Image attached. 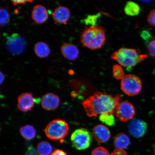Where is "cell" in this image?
I'll use <instances>...</instances> for the list:
<instances>
[{
	"instance_id": "cell-1",
	"label": "cell",
	"mask_w": 155,
	"mask_h": 155,
	"mask_svg": "<svg viewBox=\"0 0 155 155\" xmlns=\"http://www.w3.org/2000/svg\"><path fill=\"white\" fill-rule=\"evenodd\" d=\"M120 97L113 96L106 92H97L82 102L87 116L96 117L98 115L110 114L114 115Z\"/></svg>"
},
{
	"instance_id": "cell-2",
	"label": "cell",
	"mask_w": 155,
	"mask_h": 155,
	"mask_svg": "<svg viewBox=\"0 0 155 155\" xmlns=\"http://www.w3.org/2000/svg\"><path fill=\"white\" fill-rule=\"evenodd\" d=\"M106 41L105 29L97 25L85 27L81 35V43L84 47L91 50L101 48Z\"/></svg>"
},
{
	"instance_id": "cell-3",
	"label": "cell",
	"mask_w": 155,
	"mask_h": 155,
	"mask_svg": "<svg viewBox=\"0 0 155 155\" xmlns=\"http://www.w3.org/2000/svg\"><path fill=\"white\" fill-rule=\"evenodd\" d=\"M146 54H139L135 48H122L114 52L111 58L125 67L135 66L148 58Z\"/></svg>"
},
{
	"instance_id": "cell-4",
	"label": "cell",
	"mask_w": 155,
	"mask_h": 155,
	"mask_svg": "<svg viewBox=\"0 0 155 155\" xmlns=\"http://www.w3.org/2000/svg\"><path fill=\"white\" fill-rule=\"evenodd\" d=\"M69 131V126L65 121L56 119L46 126L45 134L48 138L54 140H61L66 136Z\"/></svg>"
},
{
	"instance_id": "cell-5",
	"label": "cell",
	"mask_w": 155,
	"mask_h": 155,
	"mask_svg": "<svg viewBox=\"0 0 155 155\" xmlns=\"http://www.w3.org/2000/svg\"><path fill=\"white\" fill-rule=\"evenodd\" d=\"M71 140L73 147L77 150H85L91 144L92 135L88 130L82 128L74 132L71 135Z\"/></svg>"
},
{
	"instance_id": "cell-6",
	"label": "cell",
	"mask_w": 155,
	"mask_h": 155,
	"mask_svg": "<svg viewBox=\"0 0 155 155\" xmlns=\"http://www.w3.org/2000/svg\"><path fill=\"white\" fill-rule=\"evenodd\" d=\"M142 87V83L140 79L134 74L125 75L121 81V90L129 96L137 95L140 92Z\"/></svg>"
},
{
	"instance_id": "cell-7",
	"label": "cell",
	"mask_w": 155,
	"mask_h": 155,
	"mask_svg": "<svg viewBox=\"0 0 155 155\" xmlns=\"http://www.w3.org/2000/svg\"><path fill=\"white\" fill-rule=\"evenodd\" d=\"M6 46L8 50L14 55H19L25 51L26 48V40L17 33H13L7 38Z\"/></svg>"
},
{
	"instance_id": "cell-8",
	"label": "cell",
	"mask_w": 155,
	"mask_h": 155,
	"mask_svg": "<svg viewBox=\"0 0 155 155\" xmlns=\"http://www.w3.org/2000/svg\"><path fill=\"white\" fill-rule=\"evenodd\" d=\"M115 114L122 122H127L133 119L135 115L134 106L128 101L119 102L116 107Z\"/></svg>"
},
{
	"instance_id": "cell-9",
	"label": "cell",
	"mask_w": 155,
	"mask_h": 155,
	"mask_svg": "<svg viewBox=\"0 0 155 155\" xmlns=\"http://www.w3.org/2000/svg\"><path fill=\"white\" fill-rule=\"evenodd\" d=\"M39 101L34 98L32 94L30 93H23L18 97L17 107L20 111L27 112L31 111L35 103Z\"/></svg>"
},
{
	"instance_id": "cell-10",
	"label": "cell",
	"mask_w": 155,
	"mask_h": 155,
	"mask_svg": "<svg viewBox=\"0 0 155 155\" xmlns=\"http://www.w3.org/2000/svg\"><path fill=\"white\" fill-rule=\"evenodd\" d=\"M70 86L75 91L71 93V96L75 97L78 95H82L90 94L92 92L93 88L86 81L81 79H74L69 83Z\"/></svg>"
},
{
	"instance_id": "cell-11",
	"label": "cell",
	"mask_w": 155,
	"mask_h": 155,
	"mask_svg": "<svg viewBox=\"0 0 155 155\" xmlns=\"http://www.w3.org/2000/svg\"><path fill=\"white\" fill-rule=\"evenodd\" d=\"M129 133L136 138L142 137L146 133L147 129V124L141 120L135 119L130 122L128 126Z\"/></svg>"
},
{
	"instance_id": "cell-12",
	"label": "cell",
	"mask_w": 155,
	"mask_h": 155,
	"mask_svg": "<svg viewBox=\"0 0 155 155\" xmlns=\"http://www.w3.org/2000/svg\"><path fill=\"white\" fill-rule=\"evenodd\" d=\"M41 104L42 108L47 111L57 109L60 104V99L57 95L48 93L42 97Z\"/></svg>"
},
{
	"instance_id": "cell-13",
	"label": "cell",
	"mask_w": 155,
	"mask_h": 155,
	"mask_svg": "<svg viewBox=\"0 0 155 155\" xmlns=\"http://www.w3.org/2000/svg\"><path fill=\"white\" fill-rule=\"evenodd\" d=\"M71 13L67 7L59 6L52 13V17L55 24L66 25L70 17Z\"/></svg>"
},
{
	"instance_id": "cell-14",
	"label": "cell",
	"mask_w": 155,
	"mask_h": 155,
	"mask_svg": "<svg viewBox=\"0 0 155 155\" xmlns=\"http://www.w3.org/2000/svg\"><path fill=\"white\" fill-rule=\"evenodd\" d=\"M32 18L36 24L41 25L48 20V14L47 9L43 5H38L33 8Z\"/></svg>"
},
{
	"instance_id": "cell-15",
	"label": "cell",
	"mask_w": 155,
	"mask_h": 155,
	"mask_svg": "<svg viewBox=\"0 0 155 155\" xmlns=\"http://www.w3.org/2000/svg\"><path fill=\"white\" fill-rule=\"evenodd\" d=\"M92 134L94 139L99 143L107 142L111 137V133L109 129L101 124L95 126L93 130Z\"/></svg>"
},
{
	"instance_id": "cell-16",
	"label": "cell",
	"mask_w": 155,
	"mask_h": 155,
	"mask_svg": "<svg viewBox=\"0 0 155 155\" xmlns=\"http://www.w3.org/2000/svg\"><path fill=\"white\" fill-rule=\"evenodd\" d=\"M61 50L63 57L69 61H75L79 57L78 48L73 44L67 43L63 44Z\"/></svg>"
},
{
	"instance_id": "cell-17",
	"label": "cell",
	"mask_w": 155,
	"mask_h": 155,
	"mask_svg": "<svg viewBox=\"0 0 155 155\" xmlns=\"http://www.w3.org/2000/svg\"><path fill=\"white\" fill-rule=\"evenodd\" d=\"M114 144L118 149H125L130 144L129 137L124 133H120L116 135L114 139Z\"/></svg>"
},
{
	"instance_id": "cell-18",
	"label": "cell",
	"mask_w": 155,
	"mask_h": 155,
	"mask_svg": "<svg viewBox=\"0 0 155 155\" xmlns=\"http://www.w3.org/2000/svg\"><path fill=\"white\" fill-rule=\"evenodd\" d=\"M35 54L40 58H44L49 55L51 50L45 42H38L35 44L34 48Z\"/></svg>"
},
{
	"instance_id": "cell-19",
	"label": "cell",
	"mask_w": 155,
	"mask_h": 155,
	"mask_svg": "<svg viewBox=\"0 0 155 155\" xmlns=\"http://www.w3.org/2000/svg\"><path fill=\"white\" fill-rule=\"evenodd\" d=\"M125 14L131 16L138 15L140 12V8L137 3L132 1L127 2L124 8Z\"/></svg>"
},
{
	"instance_id": "cell-20",
	"label": "cell",
	"mask_w": 155,
	"mask_h": 155,
	"mask_svg": "<svg viewBox=\"0 0 155 155\" xmlns=\"http://www.w3.org/2000/svg\"><path fill=\"white\" fill-rule=\"evenodd\" d=\"M20 133L22 136L27 140H31L36 136V131L34 127L26 125L21 127Z\"/></svg>"
},
{
	"instance_id": "cell-21",
	"label": "cell",
	"mask_w": 155,
	"mask_h": 155,
	"mask_svg": "<svg viewBox=\"0 0 155 155\" xmlns=\"http://www.w3.org/2000/svg\"><path fill=\"white\" fill-rule=\"evenodd\" d=\"M53 150V147L50 143L46 141H42L38 143L37 150L41 155H49Z\"/></svg>"
},
{
	"instance_id": "cell-22",
	"label": "cell",
	"mask_w": 155,
	"mask_h": 155,
	"mask_svg": "<svg viewBox=\"0 0 155 155\" xmlns=\"http://www.w3.org/2000/svg\"><path fill=\"white\" fill-rule=\"evenodd\" d=\"M10 20V15L6 9L3 7L0 8V26L4 27L8 24Z\"/></svg>"
},
{
	"instance_id": "cell-23",
	"label": "cell",
	"mask_w": 155,
	"mask_h": 155,
	"mask_svg": "<svg viewBox=\"0 0 155 155\" xmlns=\"http://www.w3.org/2000/svg\"><path fill=\"white\" fill-rule=\"evenodd\" d=\"M100 120L102 123L105 124L109 127L115 125L116 121L114 116L110 114H104L100 115L99 117Z\"/></svg>"
},
{
	"instance_id": "cell-24",
	"label": "cell",
	"mask_w": 155,
	"mask_h": 155,
	"mask_svg": "<svg viewBox=\"0 0 155 155\" xmlns=\"http://www.w3.org/2000/svg\"><path fill=\"white\" fill-rule=\"evenodd\" d=\"M112 72L114 77L118 80H122L125 77V73L121 65L116 64L112 67Z\"/></svg>"
},
{
	"instance_id": "cell-25",
	"label": "cell",
	"mask_w": 155,
	"mask_h": 155,
	"mask_svg": "<svg viewBox=\"0 0 155 155\" xmlns=\"http://www.w3.org/2000/svg\"><path fill=\"white\" fill-rule=\"evenodd\" d=\"M100 17V15H88L87 18L84 19L85 24L87 25H90V26H96V23L98 18Z\"/></svg>"
},
{
	"instance_id": "cell-26",
	"label": "cell",
	"mask_w": 155,
	"mask_h": 155,
	"mask_svg": "<svg viewBox=\"0 0 155 155\" xmlns=\"http://www.w3.org/2000/svg\"><path fill=\"white\" fill-rule=\"evenodd\" d=\"M91 155H111L108 150L102 147H97L92 151Z\"/></svg>"
},
{
	"instance_id": "cell-27",
	"label": "cell",
	"mask_w": 155,
	"mask_h": 155,
	"mask_svg": "<svg viewBox=\"0 0 155 155\" xmlns=\"http://www.w3.org/2000/svg\"><path fill=\"white\" fill-rule=\"evenodd\" d=\"M147 20L151 26L155 27V9L150 11L147 17Z\"/></svg>"
},
{
	"instance_id": "cell-28",
	"label": "cell",
	"mask_w": 155,
	"mask_h": 155,
	"mask_svg": "<svg viewBox=\"0 0 155 155\" xmlns=\"http://www.w3.org/2000/svg\"><path fill=\"white\" fill-rule=\"evenodd\" d=\"M148 49L150 55L155 57V40L152 41L150 42Z\"/></svg>"
},
{
	"instance_id": "cell-29",
	"label": "cell",
	"mask_w": 155,
	"mask_h": 155,
	"mask_svg": "<svg viewBox=\"0 0 155 155\" xmlns=\"http://www.w3.org/2000/svg\"><path fill=\"white\" fill-rule=\"evenodd\" d=\"M140 36L143 40H148L151 37V34L150 32L147 30L143 31L141 32Z\"/></svg>"
},
{
	"instance_id": "cell-30",
	"label": "cell",
	"mask_w": 155,
	"mask_h": 155,
	"mask_svg": "<svg viewBox=\"0 0 155 155\" xmlns=\"http://www.w3.org/2000/svg\"><path fill=\"white\" fill-rule=\"evenodd\" d=\"M111 155H128L126 151L121 149H116L112 153Z\"/></svg>"
},
{
	"instance_id": "cell-31",
	"label": "cell",
	"mask_w": 155,
	"mask_h": 155,
	"mask_svg": "<svg viewBox=\"0 0 155 155\" xmlns=\"http://www.w3.org/2000/svg\"><path fill=\"white\" fill-rule=\"evenodd\" d=\"M33 1H11L13 5L15 6L17 5L23 4L26 3L27 2L32 3Z\"/></svg>"
},
{
	"instance_id": "cell-32",
	"label": "cell",
	"mask_w": 155,
	"mask_h": 155,
	"mask_svg": "<svg viewBox=\"0 0 155 155\" xmlns=\"http://www.w3.org/2000/svg\"><path fill=\"white\" fill-rule=\"evenodd\" d=\"M37 152L32 147H30L27 151L26 155H36Z\"/></svg>"
},
{
	"instance_id": "cell-33",
	"label": "cell",
	"mask_w": 155,
	"mask_h": 155,
	"mask_svg": "<svg viewBox=\"0 0 155 155\" xmlns=\"http://www.w3.org/2000/svg\"><path fill=\"white\" fill-rule=\"evenodd\" d=\"M51 155H67V154L62 150H57L54 151Z\"/></svg>"
},
{
	"instance_id": "cell-34",
	"label": "cell",
	"mask_w": 155,
	"mask_h": 155,
	"mask_svg": "<svg viewBox=\"0 0 155 155\" xmlns=\"http://www.w3.org/2000/svg\"><path fill=\"white\" fill-rule=\"evenodd\" d=\"M0 73H1V75H0V76H1V84H2L5 80V75L3 73H2L1 71Z\"/></svg>"
},
{
	"instance_id": "cell-35",
	"label": "cell",
	"mask_w": 155,
	"mask_h": 155,
	"mask_svg": "<svg viewBox=\"0 0 155 155\" xmlns=\"http://www.w3.org/2000/svg\"><path fill=\"white\" fill-rule=\"evenodd\" d=\"M154 154H155V145L154 147Z\"/></svg>"
},
{
	"instance_id": "cell-36",
	"label": "cell",
	"mask_w": 155,
	"mask_h": 155,
	"mask_svg": "<svg viewBox=\"0 0 155 155\" xmlns=\"http://www.w3.org/2000/svg\"></svg>"
}]
</instances>
